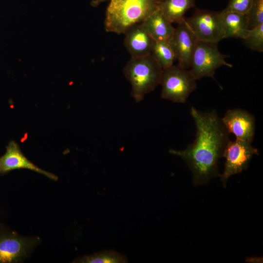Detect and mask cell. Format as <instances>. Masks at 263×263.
Returning a JSON list of instances; mask_svg holds the SVG:
<instances>
[{
    "label": "cell",
    "instance_id": "obj_14",
    "mask_svg": "<svg viewBox=\"0 0 263 263\" xmlns=\"http://www.w3.org/2000/svg\"><path fill=\"white\" fill-rule=\"evenodd\" d=\"M224 38L244 39L249 31L246 15L225 10L220 12Z\"/></svg>",
    "mask_w": 263,
    "mask_h": 263
},
{
    "label": "cell",
    "instance_id": "obj_20",
    "mask_svg": "<svg viewBox=\"0 0 263 263\" xmlns=\"http://www.w3.org/2000/svg\"><path fill=\"white\" fill-rule=\"evenodd\" d=\"M253 0H229L227 7L224 10L246 15Z\"/></svg>",
    "mask_w": 263,
    "mask_h": 263
},
{
    "label": "cell",
    "instance_id": "obj_19",
    "mask_svg": "<svg viewBox=\"0 0 263 263\" xmlns=\"http://www.w3.org/2000/svg\"><path fill=\"white\" fill-rule=\"evenodd\" d=\"M246 16L248 29L263 24V0H253Z\"/></svg>",
    "mask_w": 263,
    "mask_h": 263
},
{
    "label": "cell",
    "instance_id": "obj_15",
    "mask_svg": "<svg viewBox=\"0 0 263 263\" xmlns=\"http://www.w3.org/2000/svg\"><path fill=\"white\" fill-rule=\"evenodd\" d=\"M195 6V0H159L158 9L171 23H179L186 13Z\"/></svg>",
    "mask_w": 263,
    "mask_h": 263
},
{
    "label": "cell",
    "instance_id": "obj_21",
    "mask_svg": "<svg viewBox=\"0 0 263 263\" xmlns=\"http://www.w3.org/2000/svg\"><path fill=\"white\" fill-rule=\"evenodd\" d=\"M263 261V258H260V257H251L250 258H247L246 260H245V262H250V263H259L258 261H259V262H261V261Z\"/></svg>",
    "mask_w": 263,
    "mask_h": 263
},
{
    "label": "cell",
    "instance_id": "obj_9",
    "mask_svg": "<svg viewBox=\"0 0 263 263\" xmlns=\"http://www.w3.org/2000/svg\"><path fill=\"white\" fill-rule=\"evenodd\" d=\"M222 121L229 133L237 139L252 142L255 131V119L253 114L241 109L228 110Z\"/></svg>",
    "mask_w": 263,
    "mask_h": 263
},
{
    "label": "cell",
    "instance_id": "obj_22",
    "mask_svg": "<svg viewBox=\"0 0 263 263\" xmlns=\"http://www.w3.org/2000/svg\"><path fill=\"white\" fill-rule=\"evenodd\" d=\"M108 0H93L91 1V4L92 6L96 7L101 3L106 1Z\"/></svg>",
    "mask_w": 263,
    "mask_h": 263
},
{
    "label": "cell",
    "instance_id": "obj_13",
    "mask_svg": "<svg viewBox=\"0 0 263 263\" xmlns=\"http://www.w3.org/2000/svg\"><path fill=\"white\" fill-rule=\"evenodd\" d=\"M142 22L155 41L170 42L171 40L175 28L159 9L150 15Z\"/></svg>",
    "mask_w": 263,
    "mask_h": 263
},
{
    "label": "cell",
    "instance_id": "obj_1",
    "mask_svg": "<svg viewBox=\"0 0 263 263\" xmlns=\"http://www.w3.org/2000/svg\"><path fill=\"white\" fill-rule=\"evenodd\" d=\"M190 114L196 127L194 141L184 150L171 149L169 152L186 163L192 172L193 185L198 186L220 177L219 160L223 157L230 140L229 132L215 110L202 112L191 107Z\"/></svg>",
    "mask_w": 263,
    "mask_h": 263
},
{
    "label": "cell",
    "instance_id": "obj_5",
    "mask_svg": "<svg viewBox=\"0 0 263 263\" xmlns=\"http://www.w3.org/2000/svg\"><path fill=\"white\" fill-rule=\"evenodd\" d=\"M218 42L198 40L192 55L190 71L197 80L203 77L214 78L215 72L220 67H232L226 61L228 56L220 52Z\"/></svg>",
    "mask_w": 263,
    "mask_h": 263
},
{
    "label": "cell",
    "instance_id": "obj_7",
    "mask_svg": "<svg viewBox=\"0 0 263 263\" xmlns=\"http://www.w3.org/2000/svg\"><path fill=\"white\" fill-rule=\"evenodd\" d=\"M185 20L200 40L219 42L224 39L220 12L197 8Z\"/></svg>",
    "mask_w": 263,
    "mask_h": 263
},
{
    "label": "cell",
    "instance_id": "obj_4",
    "mask_svg": "<svg viewBox=\"0 0 263 263\" xmlns=\"http://www.w3.org/2000/svg\"><path fill=\"white\" fill-rule=\"evenodd\" d=\"M160 84L162 98L183 103L195 90L196 80L189 70L173 65L163 69Z\"/></svg>",
    "mask_w": 263,
    "mask_h": 263
},
{
    "label": "cell",
    "instance_id": "obj_12",
    "mask_svg": "<svg viewBox=\"0 0 263 263\" xmlns=\"http://www.w3.org/2000/svg\"><path fill=\"white\" fill-rule=\"evenodd\" d=\"M124 34V45L132 57H141L151 54L155 40L142 22L130 27Z\"/></svg>",
    "mask_w": 263,
    "mask_h": 263
},
{
    "label": "cell",
    "instance_id": "obj_2",
    "mask_svg": "<svg viewBox=\"0 0 263 263\" xmlns=\"http://www.w3.org/2000/svg\"><path fill=\"white\" fill-rule=\"evenodd\" d=\"M104 20L105 30L118 35L142 22L158 9L159 0H109Z\"/></svg>",
    "mask_w": 263,
    "mask_h": 263
},
{
    "label": "cell",
    "instance_id": "obj_8",
    "mask_svg": "<svg viewBox=\"0 0 263 263\" xmlns=\"http://www.w3.org/2000/svg\"><path fill=\"white\" fill-rule=\"evenodd\" d=\"M198 40L188 26L185 18L178 24L170 43L179 66L186 69L190 68L192 55Z\"/></svg>",
    "mask_w": 263,
    "mask_h": 263
},
{
    "label": "cell",
    "instance_id": "obj_3",
    "mask_svg": "<svg viewBox=\"0 0 263 263\" xmlns=\"http://www.w3.org/2000/svg\"><path fill=\"white\" fill-rule=\"evenodd\" d=\"M163 69L151 54L131 57L123 70L130 82L134 100L141 101L145 96L160 84Z\"/></svg>",
    "mask_w": 263,
    "mask_h": 263
},
{
    "label": "cell",
    "instance_id": "obj_6",
    "mask_svg": "<svg viewBox=\"0 0 263 263\" xmlns=\"http://www.w3.org/2000/svg\"><path fill=\"white\" fill-rule=\"evenodd\" d=\"M258 150L252 145V142L237 139L230 141L224 152L225 159L223 173L220 179L225 188L228 179L233 175L245 170L254 155H258Z\"/></svg>",
    "mask_w": 263,
    "mask_h": 263
},
{
    "label": "cell",
    "instance_id": "obj_17",
    "mask_svg": "<svg viewBox=\"0 0 263 263\" xmlns=\"http://www.w3.org/2000/svg\"><path fill=\"white\" fill-rule=\"evenodd\" d=\"M74 263H126L127 257L113 250H104L78 258Z\"/></svg>",
    "mask_w": 263,
    "mask_h": 263
},
{
    "label": "cell",
    "instance_id": "obj_16",
    "mask_svg": "<svg viewBox=\"0 0 263 263\" xmlns=\"http://www.w3.org/2000/svg\"><path fill=\"white\" fill-rule=\"evenodd\" d=\"M151 54L163 69L173 65L176 56L170 42L155 41Z\"/></svg>",
    "mask_w": 263,
    "mask_h": 263
},
{
    "label": "cell",
    "instance_id": "obj_18",
    "mask_svg": "<svg viewBox=\"0 0 263 263\" xmlns=\"http://www.w3.org/2000/svg\"><path fill=\"white\" fill-rule=\"evenodd\" d=\"M243 40L245 46L250 50L263 52V24L249 29L247 35Z\"/></svg>",
    "mask_w": 263,
    "mask_h": 263
},
{
    "label": "cell",
    "instance_id": "obj_11",
    "mask_svg": "<svg viewBox=\"0 0 263 263\" xmlns=\"http://www.w3.org/2000/svg\"><path fill=\"white\" fill-rule=\"evenodd\" d=\"M14 233L0 235V263H17L22 260L35 242Z\"/></svg>",
    "mask_w": 263,
    "mask_h": 263
},
{
    "label": "cell",
    "instance_id": "obj_10",
    "mask_svg": "<svg viewBox=\"0 0 263 263\" xmlns=\"http://www.w3.org/2000/svg\"><path fill=\"white\" fill-rule=\"evenodd\" d=\"M28 169L40 173L51 180L56 181L57 176L44 170L31 162L23 154L19 144L10 141L6 147V152L0 157V174H3L16 169Z\"/></svg>",
    "mask_w": 263,
    "mask_h": 263
}]
</instances>
